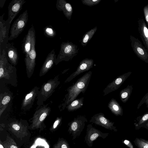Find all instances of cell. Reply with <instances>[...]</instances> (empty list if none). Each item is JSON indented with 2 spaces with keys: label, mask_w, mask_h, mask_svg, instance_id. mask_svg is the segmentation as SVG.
Wrapping results in <instances>:
<instances>
[{
  "label": "cell",
  "mask_w": 148,
  "mask_h": 148,
  "mask_svg": "<svg viewBox=\"0 0 148 148\" xmlns=\"http://www.w3.org/2000/svg\"><path fill=\"white\" fill-rule=\"evenodd\" d=\"M94 64V60L92 59L86 58L80 62L76 70L65 81V83L69 82L81 73L89 70L92 68Z\"/></svg>",
  "instance_id": "14"
},
{
  "label": "cell",
  "mask_w": 148,
  "mask_h": 148,
  "mask_svg": "<svg viewBox=\"0 0 148 148\" xmlns=\"http://www.w3.org/2000/svg\"><path fill=\"white\" fill-rule=\"evenodd\" d=\"M138 30L140 37L148 51V29L143 19L139 18L138 21Z\"/></svg>",
  "instance_id": "21"
},
{
  "label": "cell",
  "mask_w": 148,
  "mask_h": 148,
  "mask_svg": "<svg viewBox=\"0 0 148 148\" xmlns=\"http://www.w3.org/2000/svg\"><path fill=\"white\" fill-rule=\"evenodd\" d=\"M8 126L9 130L18 138H21L28 134L26 126L21 121H13Z\"/></svg>",
  "instance_id": "16"
},
{
  "label": "cell",
  "mask_w": 148,
  "mask_h": 148,
  "mask_svg": "<svg viewBox=\"0 0 148 148\" xmlns=\"http://www.w3.org/2000/svg\"><path fill=\"white\" fill-rule=\"evenodd\" d=\"M48 105H43L38 107L32 119V128L38 129L41 127L44 120L51 111V108Z\"/></svg>",
  "instance_id": "6"
},
{
  "label": "cell",
  "mask_w": 148,
  "mask_h": 148,
  "mask_svg": "<svg viewBox=\"0 0 148 148\" xmlns=\"http://www.w3.org/2000/svg\"><path fill=\"white\" fill-rule=\"evenodd\" d=\"M130 40L133 50L137 56L147 63H148V51L141 42L138 38L130 35Z\"/></svg>",
  "instance_id": "10"
},
{
  "label": "cell",
  "mask_w": 148,
  "mask_h": 148,
  "mask_svg": "<svg viewBox=\"0 0 148 148\" xmlns=\"http://www.w3.org/2000/svg\"><path fill=\"white\" fill-rule=\"evenodd\" d=\"M145 103L146 107L148 108V92H147L140 101V103L138 105L137 109H139L140 106L144 103Z\"/></svg>",
  "instance_id": "34"
},
{
  "label": "cell",
  "mask_w": 148,
  "mask_h": 148,
  "mask_svg": "<svg viewBox=\"0 0 148 148\" xmlns=\"http://www.w3.org/2000/svg\"><path fill=\"white\" fill-rule=\"evenodd\" d=\"M26 2L25 0H12L8 6V18L7 19L11 24L13 19L18 14Z\"/></svg>",
  "instance_id": "15"
},
{
  "label": "cell",
  "mask_w": 148,
  "mask_h": 148,
  "mask_svg": "<svg viewBox=\"0 0 148 148\" xmlns=\"http://www.w3.org/2000/svg\"><path fill=\"white\" fill-rule=\"evenodd\" d=\"M101 0H82V3L84 5L91 7L99 4Z\"/></svg>",
  "instance_id": "33"
},
{
  "label": "cell",
  "mask_w": 148,
  "mask_h": 148,
  "mask_svg": "<svg viewBox=\"0 0 148 148\" xmlns=\"http://www.w3.org/2000/svg\"><path fill=\"white\" fill-rule=\"evenodd\" d=\"M92 75L91 71L86 73L68 88L66 89L67 93L58 107L60 111L64 110L68 105L76 99L81 92L84 93L89 84Z\"/></svg>",
  "instance_id": "1"
},
{
  "label": "cell",
  "mask_w": 148,
  "mask_h": 148,
  "mask_svg": "<svg viewBox=\"0 0 148 148\" xmlns=\"http://www.w3.org/2000/svg\"><path fill=\"white\" fill-rule=\"evenodd\" d=\"M39 91V88L36 86L25 95L22 103L21 109L27 110L32 107Z\"/></svg>",
  "instance_id": "17"
},
{
  "label": "cell",
  "mask_w": 148,
  "mask_h": 148,
  "mask_svg": "<svg viewBox=\"0 0 148 148\" xmlns=\"http://www.w3.org/2000/svg\"><path fill=\"white\" fill-rule=\"evenodd\" d=\"M56 55L54 49H53L48 54L39 73L40 76L45 75L52 67L56 59Z\"/></svg>",
  "instance_id": "19"
},
{
  "label": "cell",
  "mask_w": 148,
  "mask_h": 148,
  "mask_svg": "<svg viewBox=\"0 0 148 148\" xmlns=\"http://www.w3.org/2000/svg\"><path fill=\"white\" fill-rule=\"evenodd\" d=\"M5 0H0V8H2L4 4V3H5Z\"/></svg>",
  "instance_id": "38"
},
{
  "label": "cell",
  "mask_w": 148,
  "mask_h": 148,
  "mask_svg": "<svg viewBox=\"0 0 148 148\" xmlns=\"http://www.w3.org/2000/svg\"><path fill=\"white\" fill-rule=\"evenodd\" d=\"M0 148H4L3 145H2L1 140L0 141Z\"/></svg>",
  "instance_id": "39"
},
{
  "label": "cell",
  "mask_w": 148,
  "mask_h": 148,
  "mask_svg": "<svg viewBox=\"0 0 148 148\" xmlns=\"http://www.w3.org/2000/svg\"><path fill=\"white\" fill-rule=\"evenodd\" d=\"M84 100V97L76 99L68 105L66 108L68 111L69 112L76 110L82 107Z\"/></svg>",
  "instance_id": "25"
},
{
  "label": "cell",
  "mask_w": 148,
  "mask_h": 148,
  "mask_svg": "<svg viewBox=\"0 0 148 148\" xmlns=\"http://www.w3.org/2000/svg\"><path fill=\"white\" fill-rule=\"evenodd\" d=\"M35 33V29L33 24L29 29L27 33L24 38L22 45V49L25 57L27 56L30 51L32 39Z\"/></svg>",
  "instance_id": "20"
},
{
  "label": "cell",
  "mask_w": 148,
  "mask_h": 148,
  "mask_svg": "<svg viewBox=\"0 0 148 148\" xmlns=\"http://www.w3.org/2000/svg\"><path fill=\"white\" fill-rule=\"evenodd\" d=\"M134 143L138 148H148V140L144 138H136Z\"/></svg>",
  "instance_id": "30"
},
{
  "label": "cell",
  "mask_w": 148,
  "mask_h": 148,
  "mask_svg": "<svg viewBox=\"0 0 148 148\" xmlns=\"http://www.w3.org/2000/svg\"><path fill=\"white\" fill-rule=\"evenodd\" d=\"M12 94L9 90L1 92L0 95V117L7 108L12 99Z\"/></svg>",
  "instance_id": "23"
},
{
  "label": "cell",
  "mask_w": 148,
  "mask_h": 148,
  "mask_svg": "<svg viewBox=\"0 0 148 148\" xmlns=\"http://www.w3.org/2000/svg\"><path fill=\"white\" fill-rule=\"evenodd\" d=\"M147 125H148V122L147 123V124H146V125L145 126H147Z\"/></svg>",
  "instance_id": "41"
},
{
  "label": "cell",
  "mask_w": 148,
  "mask_h": 148,
  "mask_svg": "<svg viewBox=\"0 0 148 148\" xmlns=\"http://www.w3.org/2000/svg\"><path fill=\"white\" fill-rule=\"evenodd\" d=\"M5 50L7 59L10 64L15 66L19 60V55L16 48L13 43L8 42Z\"/></svg>",
  "instance_id": "18"
},
{
  "label": "cell",
  "mask_w": 148,
  "mask_h": 148,
  "mask_svg": "<svg viewBox=\"0 0 148 148\" xmlns=\"http://www.w3.org/2000/svg\"><path fill=\"white\" fill-rule=\"evenodd\" d=\"M148 122V112L141 116L138 117L134 123L135 129L139 130L145 126Z\"/></svg>",
  "instance_id": "27"
},
{
  "label": "cell",
  "mask_w": 148,
  "mask_h": 148,
  "mask_svg": "<svg viewBox=\"0 0 148 148\" xmlns=\"http://www.w3.org/2000/svg\"><path fill=\"white\" fill-rule=\"evenodd\" d=\"M1 142L4 148H18L14 141L8 136H7L5 141L3 142L1 141Z\"/></svg>",
  "instance_id": "29"
},
{
  "label": "cell",
  "mask_w": 148,
  "mask_h": 148,
  "mask_svg": "<svg viewBox=\"0 0 148 148\" xmlns=\"http://www.w3.org/2000/svg\"><path fill=\"white\" fill-rule=\"evenodd\" d=\"M124 143L129 147L130 148H133L132 144L129 141L127 140H125L124 141Z\"/></svg>",
  "instance_id": "37"
},
{
  "label": "cell",
  "mask_w": 148,
  "mask_h": 148,
  "mask_svg": "<svg viewBox=\"0 0 148 148\" xmlns=\"http://www.w3.org/2000/svg\"><path fill=\"white\" fill-rule=\"evenodd\" d=\"M78 46L72 42H63L60 45V49L55 62L56 65L64 61H68L71 60L78 53Z\"/></svg>",
  "instance_id": "4"
},
{
  "label": "cell",
  "mask_w": 148,
  "mask_h": 148,
  "mask_svg": "<svg viewBox=\"0 0 148 148\" xmlns=\"http://www.w3.org/2000/svg\"><path fill=\"white\" fill-rule=\"evenodd\" d=\"M44 32L45 35L48 37L53 38L56 34V31L51 25L45 27L44 29Z\"/></svg>",
  "instance_id": "31"
},
{
  "label": "cell",
  "mask_w": 148,
  "mask_h": 148,
  "mask_svg": "<svg viewBox=\"0 0 148 148\" xmlns=\"http://www.w3.org/2000/svg\"><path fill=\"white\" fill-rule=\"evenodd\" d=\"M143 128H144L148 130V125L145 126Z\"/></svg>",
  "instance_id": "40"
},
{
  "label": "cell",
  "mask_w": 148,
  "mask_h": 148,
  "mask_svg": "<svg viewBox=\"0 0 148 148\" xmlns=\"http://www.w3.org/2000/svg\"><path fill=\"white\" fill-rule=\"evenodd\" d=\"M53 148H70L67 142L64 139L59 141L53 146Z\"/></svg>",
  "instance_id": "32"
},
{
  "label": "cell",
  "mask_w": 148,
  "mask_h": 148,
  "mask_svg": "<svg viewBox=\"0 0 148 148\" xmlns=\"http://www.w3.org/2000/svg\"><path fill=\"white\" fill-rule=\"evenodd\" d=\"M59 75L44 83L39 90L37 97V105L38 107L43 105L44 103L52 95L60 84Z\"/></svg>",
  "instance_id": "3"
},
{
  "label": "cell",
  "mask_w": 148,
  "mask_h": 148,
  "mask_svg": "<svg viewBox=\"0 0 148 148\" xmlns=\"http://www.w3.org/2000/svg\"><path fill=\"white\" fill-rule=\"evenodd\" d=\"M15 66L10 64L6 56L5 50L0 54V80L2 82L16 87L17 80Z\"/></svg>",
  "instance_id": "2"
},
{
  "label": "cell",
  "mask_w": 148,
  "mask_h": 148,
  "mask_svg": "<svg viewBox=\"0 0 148 148\" xmlns=\"http://www.w3.org/2000/svg\"><path fill=\"white\" fill-rule=\"evenodd\" d=\"M62 117H58L54 121L51 127L52 130L56 129L60 124L62 120Z\"/></svg>",
  "instance_id": "35"
},
{
  "label": "cell",
  "mask_w": 148,
  "mask_h": 148,
  "mask_svg": "<svg viewBox=\"0 0 148 148\" xmlns=\"http://www.w3.org/2000/svg\"><path fill=\"white\" fill-rule=\"evenodd\" d=\"M132 73L131 72H129L115 78L103 90V95L105 96L118 89Z\"/></svg>",
  "instance_id": "13"
},
{
  "label": "cell",
  "mask_w": 148,
  "mask_h": 148,
  "mask_svg": "<svg viewBox=\"0 0 148 148\" xmlns=\"http://www.w3.org/2000/svg\"><path fill=\"white\" fill-rule=\"evenodd\" d=\"M108 107L111 112L115 116L123 115V109L115 99L112 98L108 103Z\"/></svg>",
  "instance_id": "24"
},
{
  "label": "cell",
  "mask_w": 148,
  "mask_h": 148,
  "mask_svg": "<svg viewBox=\"0 0 148 148\" xmlns=\"http://www.w3.org/2000/svg\"><path fill=\"white\" fill-rule=\"evenodd\" d=\"M4 13L0 17V54L5 49L9 40V33L10 24L7 19H3Z\"/></svg>",
  "instance_id": "9"
},
{
  "label": "cell",
  "mask_w": 148,
  "mask_h": 148,
  "mask_svg": "<svg viewBox=\"0 0 148 148\" xmlns=\"http://www.w3.org/2000/svg\"><path fill=\"white\" fill-rule=\"evenodd\" d=\"M88 120L83 115H78L75 117L68 124V131L73 139L79 136L83 130Z\"/></svg>",
  "instance_id": "7"
},
{
  "label": "cell",
  "mask_w": 148,
  "mask_h": 148,
  "mask_svg": "<svg viewBox=\"0 0 148 148\" xmlns=\"http://www.w3.org/2000/svg\"><path fill=\"white\" fill-rule=\"evenodd\" d=\"M56 5L57 9L62 11L65 16L68 19H71L73 8L70 3L65 0H57Z\"/></svg>",
  "instance_id": "22"
},
{
  "label": "cell",
  "mask_w": 148,
  "mask_h": 148,
  "mask_svg": "<svg viewBox=\"0 0 148 148\" xmlns=\"http://www.w3.org/2000/svg\"><path fill=\"white\" fill-rule=\"evenodd\" d=\"M108 133H104L93 127L92 125L89 124L87 126L86 135L84 141L89 147L92 146L93 142L98 137L105 139L109 135Z\"/></svg>",
  "instance_id": "11"
},
{
  "label": "cell",
  "mask_w": 148,
  "mask_h": 148,
  "mask_svg": "<svg viewBox=\"0 0 148 148\" xmlns=\"http://www.w3.org/2000/svg\"><path fill=\"white\" fill-rule=\"evenodd\" d=\"M28 19V13L26 10L19 15L12 25L9 40L14 39L18 36L25 27Z\"/></svg>",
  "instance_id": "5"
},
{
  "label": "cell",
  "mask_w": 148,
  "mask_h": 148,
  "mask_svg": "<svg viewBox=\"0 0 148 148\" xmlns=\"http://www.w3.org/2000/svg\"><path fill=\"white\" fill-rule=\"evenodd\" d=\"M89 122L114 132H117L118 131L116 127L114 125V123L110 121L101 112L93 115L91 118Z\"/></svg>",
  "instance_id": "12"
},
{
  "label": "cell",
  "mask_w": 148,
  "mask_h": 148,
  "mask_svg": "<svg viewBox=\"0 0 148 148\" xmlns=\"http://www.w3.org/2000/svg\"><path fill=\"white\" fill-rule=\"evenodd\" d=\"M133 88L132 85H128L125 88L122 90L119 93L121 101L123 103L127 102L132 92Z\"/></svg>",
  "instance_id": "26"
},
{
  "label": "cell",
  "mask_w": 148,
  "mask_h": 148,
  "mask_svg": "<svg viewBox=\"0 0 148 148\" xmlns=\"http://www.w3.org/2000/svg\"><path fill=\"white\" fill-rule=\"evenodd\" d=\"M97 26L87 32L83 35L81 41V45L83 47L86 46L92 38L97 30Z\"/></svg>",
  "instance_id": "28"
},
{
  "label": "cell",
  "mask_w": 148,
  "mask_h": 148,
  "mask_svg": "<svg viewBox=\"0 0 148 148\" xmlns=\"http://www.w3.org/2000/svg\"><path fill=\"white\" fill-rule=\"evenodd\" d=\"M36 34H34L32 42L30 51L28 56L25 57V62L26 68V73L28 78H30L33 74L35 65L36 52L35 49Z\"/></svg>",
  "instance_id": "8"
},
{
  "label": "cell",
  "mask_w": 148,
  "mask_h": 148,
  "mask_svg": "<svg viewBox=\"0 0 148 148\" xmlns=\"http://www.w3.org/2000/svg\"><path fill=\"white\" fill-rule=\"evenodd\" d=\"M143 12L145 19L148 24V4L144 7Z\"/></svg>",
  "instance_id": "36"
}]
</instances>
